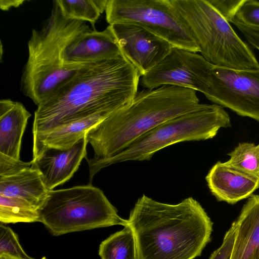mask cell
Listing matches in <instances>:
<instances>
[{
    "label": "cell",
    "instance_id": "6da1fadb",
    "mask_svg": "<svg viewBox=\"0 0 259 259\" xmlns=\"http://www.w3.org/2000/svg\"><path fill=\"white\" fill-rule=\"evenodd\" d=\"M140 77L121 54L87 64L37 106L33 138L95 113L123 107L138 92Z\"/></svg>",
    "mask_w": 259,
    "mask_h": 259
},
{
    "label": "cell",
    "instance_id": "7a4b0ae2",
    "mask_svg": "<svg viewBox=\"0 0 259 259\" xmlns=\"http://www.w3.org/2000/svg\"><path fill=\"white\" fill-rule=\"evenodd\" d=\"M127 220L138 259H194L211 241L213 230L210 218L191 197L171 204L143 194Z\"/></svg>",
    "mask_w": 259,
    "mask_h": 259
},
{
    "label": "cell",
    "instance_id": "3957f363",
    "mask_svg": "<svg viewBox=\"0 0 259 259\" xmlns=\"http://www.w3.org/2000/svg\"><path fill=\"white\" fill-rule=\"evenodd\" d=\"M200 105L196 91L190 89L166 85L139 91L126 105L87 132L94 152L89 160L112 157L156 126Z\"/></svg>",
    "mask_w": 259,
    "mask_h": 259
},
{
    "label": "cell",
    "instance_id": "277c9868",
    "mask_svg": "<svg viewBox=\"0 0 259 259\" xmlns=\"http://www.w3.org/2000/svg\"><path fill=\"white\" fill-rule=\"evenodd\" d=\"M90 29L87 22L65 17L56 1L41 29H32L20 89L37 106L88 64L67 66L64 53L69 44Z\"/></svg>",
    "mask_w": 259,
    "mask_h": 259
},
{
    "label": "cell",
    "instance_id": "5b68a950",
    "mask_svg": "<svg viewBox=\"0 0 259 259\" xmlns=\"http://www.w3.org/2000/svg\"><path fill=\"white\" fill-rule=\"evenodd\" d=\"M177 17L200 55L215 66L238 70L259 69V62L208 0H169Z\"/></svg>",
    "mask_w": 259,
    "mask_h": 259
},
{
    "label": "cell",
    "instance_id": "8992f818",
    "mask_svg": "<svg viewBox=\"0 0 259 259\" xmlns=\"http://www.w3.org/2000/svg\"><path fill=\"white\" fill-rule=\"evenodd\" d=\"M230 126V117L224 107L215 104H201L196 109L156 126L112 157L98 161L88 160L90 183L104 167L128 161L148 160L167 146L181 142L210 139L221 128Z\"/></svg>",
    "mask_w": 259,
    "mask_h": 259
},
{
    "label": "cell",
    "instance_id": "52a82bcc",
    "mask_svg": "<svg viewBox=\"0 0 259 259\" xmlns=\"http://www.w3.org/2000/svg\"><path fill=\"white\" fill-rule=\"evenodd\" d=\"M39 213L40 222L55 236L128 225L103 191L92 184L50 190Z\"/></svg>",
    "mask_w": 259,
    "mask_h": 259
},
{
    "label": "cell",
    "instance_id": "ba28073f",
    "mask_svg": "<svg viewBox=\"0 0 259 259\" xmlns=\"http://www.w3.org/2000/svg\"><path fill=\"white\" fill-rule=\"evenodd\" d=\"M105 13L109 25L135 24L163 38L173 47L199 52L169 0H108Z\"/></svg>",
    "mask_w": 259,
    "mask_h": 259
},
{
    "label": "cell",
    "instance_id": "9c48e42d",
    "mask_svg": "<svg viewBox=\"0 0 259 259\" xmlns=\"http://www.w3.org/2000/svg\"><path fill=\"white\" fill-rule=\"evenodd\" d=\"M203 94L214 104L259 122V69L238 70L209 63Z\"/></svg>",
    "mask_w": 259,
    "mask_h": 259
},
{
    "label": "cell",
    "instance_id": "30bf717a",
    "mask_svg": "<svg viewBox=\"0 0 259 259\" xmlns=\"http://www.w3.org/2000/svg\"><path fill=\"white\" fill-rule=\"evenodd\" d=\"M209 63L197 53L173 47L160 62L141 76V84L147 89L175 85L203 94Z\"/></svg>",
    "mask_w": 259,
    "mask_h": 259
},
{
    "label": "cell",
    "instance_id": "8fae6325",
    "mask_svg": "<svg viewBox=\"0 0 259 259\" xmlns=\"http://www.w3.org/2000/svg\"><path fill=\"white\" fill-rule=\"evenodd\" d=\"M121 54L142 76L160 62L173 47L167 41L135 24L109 25Z\"/></svg>",
    "mask_w": 259,
    "mask_h": 259
},
{
    "label": "cell",
    "instance_id": "7c38bea8",
    "mask_svg": "<svg viewBox=\"0 0 259 259\" xmlns=\"http://www.w3.org/2000/svg\"><path fill=\"white\" fill-rule=\"evenodd\" d=\"M88 143L84 137L69 148H47L32 159L49 191L68 181L78 169L82 160L87 159Z\"/></svg>",
    "mask_w": 259,
    "mask_h": 259
},
{
    "label": "cell",
    "instance_id": "4fadbf2b",
    "mask_svg": "<svg viewBox=\"0 0 259 259\" xmlns=\"http://www.w3.org/2000/svg\"><path fill=\"white\" fill-rule=\"evenodd\" d=\"M121 54L109 25L103 31L90 29L75 38L66 48L64 61L68 66H79L112 58Z\"/></svg>",
    "mask_w": 259,
    "mask_h": 259
},
{
    "label": "cell",
    "instance_id": "5bb4252c",
    "mask_svg": "<svg viewBox=\"0 0 259 259\" xmlns=\"http://www.w3.org/2000/svg\"><path fill=\"white\" fill-rule=\"evenodd\" d=\"M206 181L218 201L231 204L250 197L259 187V179L226 162H217L207 174Z\"/></svg>",
    "mask_w": 259,
    "mask_h": 259
},
{
    "label": "cell",
    "instance_id": "9a60e30c",
    "mask_svg": "<svg viewBox=\"0 0 259 259\" xmlns=\"http://www.w3.org/2000/svg\"><path fill=\"white\" fill-rule=\"evenodd\" d=\"M30 116L21 103L0 101V154L20 160L22 138Z\"/></svg>",
    "mask_w": 259,
    "mask_h": 259
},
{
    "label": "cell",
    "instance_id": "2e32d148",
    "mask_svg": "<svg viewBox=\"0 0 259 259\" xmlns=\"http://www.w3.org/2000/svg\"><path fill=\"white\" fill-rule=\"evenodd\" d=\"M237 231L230 259H259V195H252L235 220Z\"/></svg>",
    "mask_w": 259,
    "mask_h": 259
},
{
    "label": "cell",
    "instance_id": "e0dca14e",
    "mask_svg": "<svg viewBox=\"0 0 259 259\" xmlns=\"http://www.w3.org/2000/svg\"><path fill=\"white\" fill-rule=\"evenodd\" d=\"M113 112L104 111L57 126L33 138V159L47 148L66 149L85 137L87 132Z\"/></svg>",
    "mask_w": 259,
    "mask_h": 259
},
{
    "label": "cell",
    "instance_id": "ac0fdd59",
    "mask_svg": "<svg viewBox=\"0 0 259 259\" xmlns=\"http://www.w3.org/2000/svg\"><path fill=\"white\" fill-rule=\"evenodd\" d=\"M49 191L33 161L15 173L0 176V195L26 200L39 209Z\"/></svg>",
    "mask_w": 259,
    "mask_h": 259
},
{
    "label": "cell",
    "instance_id": "d6986e66",
    "mask_svg": "<svg viewBox=\"0 0 259 259\" xmlns=\"http://www.w3.org/2000/svg\"><path fill=\"white\" fill-rule=\"evenodd\" d=\"M101 259H138L136 239L128 225L103 241L99 246Z\"/></svg>",
    "mask_w": 259,
    "mask_h": 259
},
{
    "label": "cell",
    "instance_id": "ffe728a7",
    "mask_svg": "<svg viewBox=\"0 0 259 259\" xmlns=\"http://www.w3.org/2000/svg\"><path fill=\"white\" fill-rule=\"evenodd\" d=\"M0 222L2 224L40 222L39 208L26 200L0 195Z\"/></svg>",
    "mask_w": 259,
    "mask_h": 259
},
{
    "label": "cell",
    "instance_id": "44dd1931",
    "mask_svg": "<svg viewBox=\"0 0 259 259\" xmlns=\"http://www.w3.org/2000/svg\"><path fill=\"white\" fill-rule=\"evenodd\" d=\"M62 13L70 19L90 22L94 25L105 11L108 0H56Z\"/></svg>",
    "mask_w": 259,
    "mask_h": 259
},
{
    "label": "cell",
    "instance_id": "7402d4cb",
    "mask_svg": "<svg viewBox=\"0 0 259 259\" xmlns=\"http://www.w3.org/2000/svg\"><path fill=\"white\" fill-rule=\"evenodd\" d=\"M228 155V164L259 179V144L240 143Z\"/></svg>",
    "mask_w": 259,
    "mask_h": 259
},
{
    "label": "cell",
    "instance_id": "603a6c76",
    "mask_svg": "<svg viewBox=\"0 0 259 259\" xmlns=\"http://www.w3.org/2000/svg\"><path fill=\"white\" fill-rule=\"evenodd\" d=\"M3 253L26 259H34L29 256L23 249L17 234L11 228L1 223L0 254Z\"/></svg>",
    "mask_w": 259,
    "mask_h": 259
},
{
    "label": "cell",
    "instance_id": "cb8c5ba5",
    "mask_svg": "<svg viewBox=\"0 0 259 259\" xmlns=\"http://www.w3.org/2000/svg\"><path fill=\"white\" fill-rule=\"evenodd\" d=\"M234 18L245 25L259 28V2L244 0Z\"/></svg>",
    "mask_w": 259,
    "mask_h": 259
},
{
    "label": "cell",
    "instance_id": "d4e9b609",
    "mask_svg": "<svg viewBox=\"0 0 259 259\" xmlns=\"http://www.w3.org/2000/svg\"><path fill=\"white\" fill-rule=\"evenodd\" d=\"M237 231V224L233 222L226 232L221 245L210 255L209 259H230Z\"/></svg>",
    "mask_w": 259,
    "mask_h": 259
},
{
    "label": "cell",
    "instance_id": "484cf974",
    "mask_svg": "<svg viewBox=\"0 0 259 259\" xmlns=\"http://www.w3.org/2000/svg\"><path fill=\"white\" fill-rule=\"evenodd\" d=\"M208 2L229 23L234 18L244 0H208Z\"/></svg>",
    "mask_w": 259,
    "mask_h": 259
},
{
    "label": "cell",
    "instance_id": "4316f807",
    "mask_svg": "<svg viewBox=\"0 0 259 259\" xmlns=\"http://www.w3.org/2000/svg\"><path fill=\"white\" fill-rule=\"evenodd\" d=\"M32 160L29 162H25L0 154V176H6L13 174L32 165Z\"/></svg>",
    "mask_w": 259,
    "mask_h": 259
},
{
    "label": "cell",
    "instance_id": "83f0119b",
    "mask_svg": "<svg viewBox=\"0 0 259 259\" xmlns=\"http://www.w3.org/2000/svg\"><path fill=\"white\" fill-rule=\"evenodd\" d=\"M230 22L236 26L253 48L259 50V28L245 25L234 18L232 19Z\"/></svg>",
    "mask_w": 259,
    "mask_h": 259
},
{
    "label": "cell",
    "instance_id": "f1b7e54d",
    "mask_svg": "<svg viewBox=\"0 0 259 259\" xmlns=\"http://www.w3.org/2000/svg\"><path fill=\"white\" fill-rule=\"evenodd\" d=\"M24 0H1L0 8L3 11H8L11 8H17L25 3Z\"/></svg>",
    "mask_w": 259,
    "mask_h": 259
},
{
    "label": "cell",
    "instance_id": "f546056e",
    "mask_svg": "<svg viewBox=\"0 0 259 259\" xmlns=\"http://www.w3.org/2000/svg\"><path fill=\"white\" fill-rule=\"evenodd\" d=\"M0 259H26L15 256H13L7 253L0 254Z\"/></svg>",
    "mask_w": 259,
    "mask_h": 259
}]
</instances>
